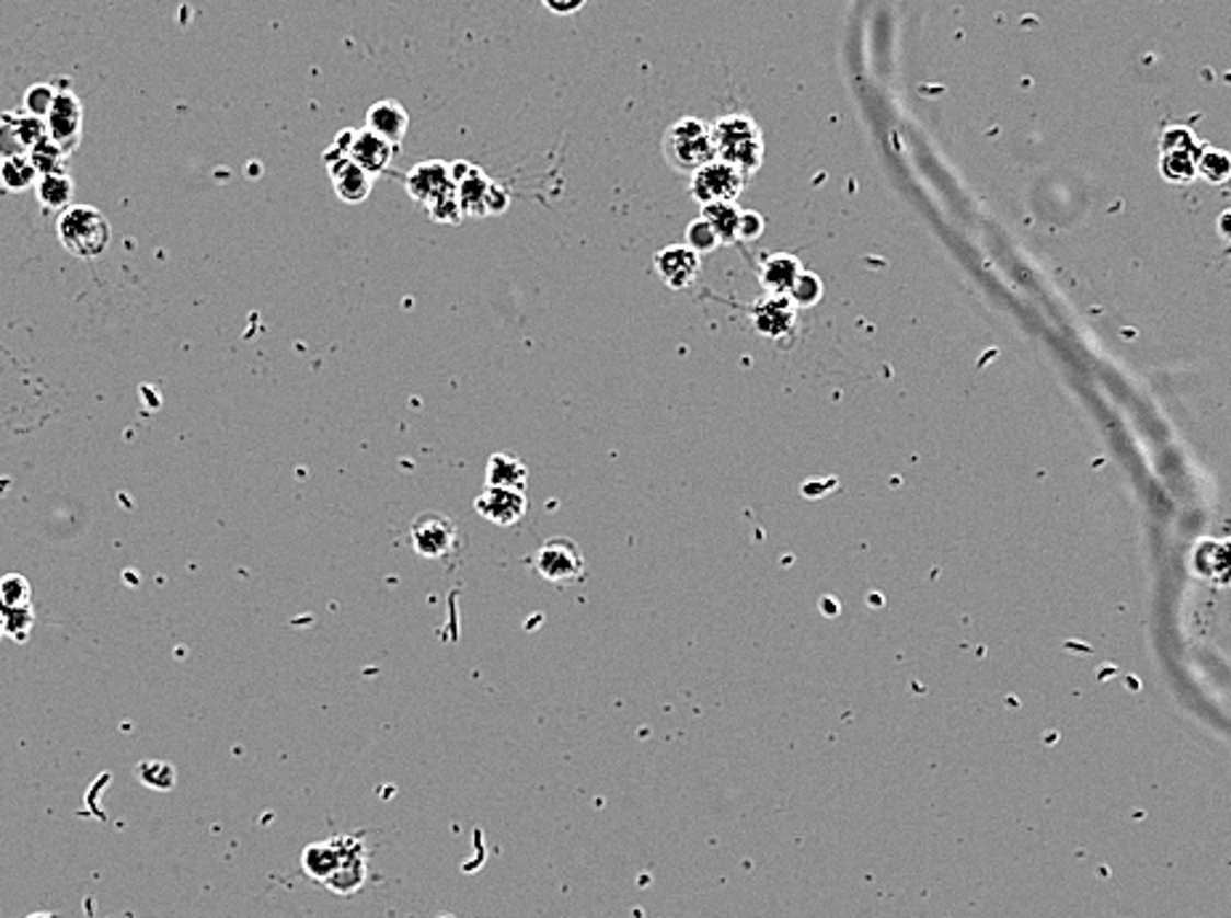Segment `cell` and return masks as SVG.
Wrapping results in <instances>:
<instances>
[{
    "label": "cell",
    "instance_id": "cell-20",
    "mask_svg": "<svg viewBox=\"0 0 1231 918\" xmlns=\"http://www.w3.org/2000/svg\"><path fill=\"white\" fill-rule=\"evenodd\" d=\"M37 179H41V173H37L35 162L30 160V154L5 157V160H0V186H3L5 192H24V188H33L37 184Z\"/></svg>",
    "mask_w": 1231,
    "mask_h": 918
},
{
    "label": "cell",
    "instance_id": "cell-3",
    "mask_svg": "<svg viewBox=\"0 0 1231 918\" xmlns=\"http://www.w3.org/2000/svg\"><path fill=\"white\" fill-rule=\"evenodd\" d=\"M664 157L675 171L693 175L706 162L717 160L712 128L695 117L677 119L664 136Z\"/></svg>",
    "mask_w": 1231,
    "mask_h": 918
},
{
    "label": "cell",
    "instance_id": "cell-28",
    "mask_svg": "<svg viewBox=\"0 0 1231 918\" xmlns=\"http://www.w3.org/2000/svg\"><path fill=\"white\" fill-rule=\"evenodd\" d=\"M684 244H688L690 250H695L699 255H706V253H714L722 242L720 237L714 234L712 226L703 221V218H695V221L688 226V231H684Z\"/></svg>",
    "mask_w": 1231,
    "mask_h": 918
},
{
    "label": "cell",
    "instance_id": "cell-5",
    "mask_svg": "<svg viewBox=\"0 0 1231 918\" xmlns=\"http://www.w3.org/2000/svg\"><path fill=\"white\" fill-rule=\"evenodd\" d=\"M410 539L414 552H417L419 558H428V561H438V558L451 555V552L460 550V542H462L460 528H457L455 520H451L449 515L433 513V510L417 515V518L412 520Z\"/></svg>",
    "mask_w": 1231,
    "mask_h": 918
},
{
    "label": "cell",
    "instance_id": "cell-31",
    "mask_svg": "<svg viewBox=\"0 0 1231 918\" xmlns=\"http://www.w3.org/2000/svg\"><path fill=\"white\" fill-rule=\"evenodd\" d=\"M19 154H27V149H24L22 138H19L14 112H5V115H0V160Z\"/></svg>",
    "mask_w": 1231,
    "mask_h": 918
},
{
    "label": "cell",
    "instance_id": "cell-4",
    "mask_svg": "<svg viewBox=\"0 0 1231 918\" xmlns=\"http://www.w3.org/2000/svg\"><path fill=\"white\" fill-rule=\"evenodd\" d=\"M746 181H749V175L717 157V160L706 162V165L693 173V179H690V194H693V199L701 207L714 203H736L738 194L744 192Z\"/></svg>",
    "mask_w": 1231,
    "mask_h": 918
},
{
    "label": "cell",
    "instance_id": "cell-6",
    "mask_svg": "<svg viewBox=\"0 0 1231 918\" xmlns=\"http://www.w3.org/2000/svg\"><path fill=\"white\" fill-rule=\"evenodd\" d=\"M533 571L548 582H571L584 574L582 547L574 539L555 537L548 539L531 558Z\"/></svg>",
    "mask_w": 1231,
    "mask_h": 918
},
{
    "label": "cell",
    "instance_id": "cell-19",
    "mask_svg": "<svg viewBox=\"0 0 1231 918\" xmlns=\"http://www.w3.org/2000/svg\"><path fill=\"white\" fill-rule=\"evenodd\" d=\"M35 194H37V203L46 207V210L65 213L67 207L72 205V197H74L72 175L67 171L41 175L35 184Z\"/></svg>",
    "mask_w": 1231,
    "mask_h": 918
},
{
    "label": "cell",
    "instance_id": "cell-16",
    "mask_svg": "<svg viewBox=\"0 0 1231 918\" xmlns=\"http://www.w3.org/2000/svg\"><path fill=\"white\" fill-rule=\"evenodd\" d=\"M802 272L804 268L799 257L789 253H775L764 257L762 266H759V282H762L764 292L768 295H789Z\"/></svg>",
    "mask_w": 1231,
    "mask_h": 918
},
{
    "label": "cell",
    "instance_id": "cell-2",
    "mask_svg": "<svg viewBox=\"0 0 1231 918\" xmlns=\"http://www.w3.org/2000/svg\"><path fill=\"white\" fill-rule=\"evenodd\" d=\"M714 147L720 160L730 162L746 175L757 173L764 160L762 130L749 115H727L712 125Z\"/></svg>",
    "mask_w": 1231,
    "mask_h": 918
},
{
    "label": "cell",
    "instance_id": "cell-26",
    "mask_svg": "<svg viewBox=\"0 0 1231 918\" xmlns=\"http://www.w3.org/2000/svg\"><path fill=\"white\" fill-rule=\"evenodd\" d=\"M30 160L35 162L37 173L46 175V173H59V171H65L67 154L61 152V149L56 147L51 138L46 136L41 144H37V147L30 149Z\"/></svg>",
    "mask_w": 1231,
    "mask_h": 918
},
{
    "label": "cell",
    "instance_id": "cell-12",
    "mask_svg": "<svg viewBox=\"0 0 1231 918\" xmlns=\"http://www.w3.org/2000/svg\"><path fill=\"white\" fill-rule=\"evenodd\" d=\"M449 173L457 186V194H460L464 216H488V194H492L494 181H488L483 171L464 160L455 162L449 168Z\"/></svg>",
    "mask_w": 1231,
    "mask_h": 918
},
{
    "label": "cell",
    "instance_id": "cell-14",
    "mask_svg": "<svg viewBox=\"0 0 1231 918\" xmlns=\"http://www.w3.org/2000/svg\"><path fill=\"white\" fill-rule=\"evenodd\" d=\"M341 847V865L326 879V886L337 895H354L361 890L367 879V863H364V845L356 839H335Z\"/></svg>",
    "mask_w": 1231,
    "mask_h": 918
},
{
    "label": "cell",
    "instance_id": "cell-32",
    "mask_svg": "<svg viewBox=\"0 0 1231 918\" xmlns=\"http://www.w3.org/2000/svg\"><path fill=\"white\" fill-rule=\"evenodd\" d=\"M762 231H764V218L759 216V213H753V210H744V213H740L738 239H746V242H753V239L762 237Z\"/></svg>",
    "mask_w": 1231,
    "mask_h": 918
},
{
    "label": "cell",
    "instance_id": "cell-11",
    "mask_svg": "<svg viewBox=\"0 0 1231 918\" xmlns=\"http://www.w3.org/2000/svg\"><path fill=\"white\" fill-rule=\"evenodd\" d=\"M526 510H529L526 494L515 492V489L486 486V492L475 496V513L494 526H515L524 518Z\"/></svg>",
    "mask_w": 1231,
    "mask_h": 918
},
{
    "label": "cell",
    "instance_id": "cell-13",
    "mask_svg": "<svg viewBox=\"0 0 1231 918\" xmlns=\"http://www.w3.org/2000/svg\"><path fill=\"white\" fill-rule=\"evenodd\" d=\"M656 272L671 289H688L701 274V255L688 244H669L653 257Z\"/></svg>",
    "mask_w": 1231,
    "mask_h": 918
},
{
    "label": "cell",
    "instance_id": "cell-22",
    "mask_svg": "<svg viewBox=\"0 0 1231 918\" xmlns=\"http://www.w3.org/2000/svg\"><path fill=\"white\" fill-rule=\"evenodd\" d=\"M341 865V847L337 841H326V845H311L303 852V871L317 882H324L337 871Z\"/></svg>",
    "mask_w": 1231,
    "mask_h": 918
},
{
    "label": "cell",
    "instance_id": "cell-33",
    "mask_svg": "<svg viewBox=\"0 0 1231 918\" xmlns=\"http://www.w3.org/2000/svg\"><path fill=\"white\" fill-rule=\"evenodd\" d=\"M542 3L548 5L552 14L565 16V14H576L587 0H542Z\"/></svg>",
    "mask_w": 1231,
    "mask_h": 918
},
{
    "label": "cell",
    "instance_id": "cell-23",
    "mask_svg": "<svg viewBox=\"0 0 1231 918\" xmlns=\"http://www.w3.org/2000/svg\"><path fill=\"white\" fill-rule=\"evenodd\" d=\"M0 619H3L5 638H11L14 643H27L30 634H33V627H35L33 606L0 608Z\"/></svg>",
    "mask_w": 1231,
    "mask_h": 918
},
{
    "label": "cell",
    "instance_id": "cell-25",
    "mask_svg": "<svg viewBox=\"0 0 1231 918\" xmlns=\"http://www.w3.org/2000/svg\"><path fill=\"white\" fill-rule=\"evenodd\" d=\"M136 776L138 781L143 785H149V789L154 791H171L175 785V767L171 762H162V759H149V762H141L136 767Z\"/></svg>",
    "mask_w": 1231,
    "mask_h": 918
},
{
    "label": "cell",
    "instance_id": "cell-29",
    "mask_svg": "<svg viewBox=\"0 0 1231 918\" xmlns=\"http://www.w3.org/2000/svg\"><path fill=\"white\" fill-rule=\"evenodd\" d=\"M820 298H822V282L813 272H802L799 279H796V285L791 287L789 292V300L796 308L815 306Z\"/></svg>",
    "mask_w": 1231,
    "mask_h": 918
},
{
    "label": "cell",
    "instance_id": "cell-8",
    "mask_svg": "<svg viewBox=\"0 0 1231 918\" xmlns=\"http://www.w3.org/2000/svg\"><path fill=\"white\" fill-rule=\"evenodd\" d=\"M46 134L67 157L80 147L83 138V104L72 91L56 93V102L46 117Z\"/></svg>",
    "mask_w": 1231,
    "mask_h": 918
},
{
    "label": "cell",
    "instance_id": "cell-9",
    "mask_svg": "<svg viewBox=\"0 0 1231 918\" xmlns=\"http://www.w3.org/2000/svg\"><path fill=\"white\" fill-rule=\"evenodd\" d=\"M753 330L770 341H786L796 326V306L789 295H764L751 308Z\"/></svg>",
    "mask_w": 1231,
    "mask_h": 918
},
{
    "label": "cell",
    "instance_id": "cell-7",
    "mask_svg": "<svg viewBox=\"0 0 1231 918\" xmlns=\"http://www.w3.org/2000/svg\"><path fill=\"white\" fill-rule=\"evenodd\" d=\"M324 165L326 171H330L335 194L343 199V203L359 205L372 194L375 175L356 165L345 149H337L335 144H332V149H326L324 152Z\"/></svg>",
    "mask_w": 1231,
    "mask_h": 918
},
{
    "label": "cell",
    "instance_id": "cell-27",
    "mask_svg": "<svg viewBox=\"0 0 1231 918\" xmlns=\"http://www.w3.org/2000/svg\"><path fill=\"white\" fill-rule=\"evenodd\" d=\"M56 88L51 83H35L27 88V93H24V112L33 117H41L46 119L48 112H51V106L56 102Z\"/></svg>",
    "mask_w": 1231,
    "mask_h": 918
},
{
    "label": "cell",
    "instance_id": "cell-35",
    "mask_svg": "<svg viewBox=\"0 0 1231 918\" xmlns=\"http://www.w3.org/2000/svg\"><path fill=\"white\" fill-rule=\"evenodd\" d=\"M27 918H56V916H51V914H33V916H27Z\"/></svg>",
    "mask_w": 1231,
    "mask_h": 918
},
{
    "label": "cell",
    "instance_id": "cell-24",
    "mask_svg": "<svg viewBox=\"0 0 1231 918\" xmlns=\"http://www.w3.org/2000/svg\"><path fill=\"white\" fill-rule=\"evenodd\" d=\"M33 606V584L22 574H5L0 578V608Z\"/></svg>",
    "mask_w": 1231,
    "mask_h": 918
},
{
    "label": "cell",
    "instance_id": "cell-1",
    "mask_svg": "<svg viewBox=\"0 0 1231 918\" xmlns=\"http://www.w3.org/2000/svg\"><path fill=\"white\" fill-rule=\"evenodd\" d=\"M56 237L69 255L80 261H93L110 250L112 226L99 207L93 205H69L59 213L56 221Z\"/></svg>",
    "mask_w": 1231,
    "mask_h": 918
},
{
    "label": "cell",
    "instance_id": "cell-30",
    "mask_svg": "<svg viewBox=\"0 0 1231 918\" xmlns=\"http://www.w3.org/2000/svg\"><path fill=\"white\" fill-rule=\"evenodd\" d=\"M428 210H430L433 221L449 223V226L460 223L464 218V213H462V205H460V194H457V186L451 188V192H446L441 199H436V203H433Z\"/></svg>",
    "mask_w": 1231,
    "mask_h": 918
},
{
    "label": "cell",
    "instance_id": "cell-17",
    "mask_svg": "<svg viewBox=\"0 0 1231 918\" xmlns=\"http://www.w3.org/2000/svg\"><path fill=\"white\" fill-rule=\"evenodd\" d=\"M367 128L395 147L399 141H404L406 128H410V115H406V110L401 104L391 102V99H382V102L369 106Z\"/></svg>",
    "mask_w": 1231,
    "mask_h": 918
},
{
    "label": "cell",
    "instance_id": "cell-36",
    "mask_svg": "<svg viewBox=\"0 0 1231 918\" xmlns=\"http://www.w3.org/2000/svg\"><path fill=\"white\" fill-rule=\"evenodd\" d=\"M3 638H5V632H3V619H0V640H3Z\"/></svg>",
    "mask_w": 1231,
    "mask_h": 918
},
{
    "label": "cell",
    "instance_id": "cell-10",
    "mask_svg": "<svg viewBox=\"0 0 1231 918\" xmlns=\"http://www.w3.org/2000/svg\"><path fill=\"white\" fill-rule=\"evenodd\" d=\"M406 192H410V197L414 203L430 207L436 199H441L446 192H451L455 188V181H451V173H449V165L441 160H428V162H419V165H414L410 175H406Z\"/></svg>",
    "mask_w": 1231,
    "mask_h": 918
},
{
    "label": "cell",
    "instance_id": "cell-21",
    "mask_svg": "<svg viewBox=\"0 0 1231 918\" xmlns=\"http://www.w3.org/2000/svg\"><path fill=\"white\" fill-rule=\"evenodd\" d=\"M701 218L714 229V234L720 237L722 244L738 242V223L740 210L736 203H714L701 207Z\"/></svg>",
    "mask_w": 1231,
    "mask_h": 918
},
{
    "label": "cell",
    "instance_id": "cell-15",
    "mask_svg": "<svg viewBox=\"0 0 1231 918\" xmlns=\"http://www.w3.org/2000/svg\"><path fill=\"white\" fill-rule=\"evenodd\" d=\"M393 152H395L393 144H388L382 136H377L369 128H364V130H354L348 157L356 162V165L364 168L367 173L377 175V173L388 171V165H391V160H393Z\"/></svg>",
    "mask_w": 1231,
    "mask_h": 918
},
{
    "label": "cell",
    "instance_id": "cell-18",
    "mask_svg": "<svg viewBox=\"0 0 1231 918\" xmlns=\"http://www.w3.org/2000/svg\"><path fill=\"white\" fill-rule=\"evenodd\" d=\"M526 483H529V468L520 462V457L505 455V451H494V455L488 457L486 486L526 492Z\"/></svg>",
    "mask_w": 1231,
    "mask_h": 918
},
{
    "label": "cell",
    "instance_id": "cell-34",
    "mask_svg": "<svg viewBox=\"0 0 1231 918\" xmlns=\"http://www.w3.org/2000/svg\"><path fill=\"white\" fill-rule=\"evenodd\" d=\"M507 205H510V197H507V192L499 184H494L492 194H488V213H502Z\"/></svg>",
    "mask_w": 1231,
    "mask_h": 918
}]
</instances>
